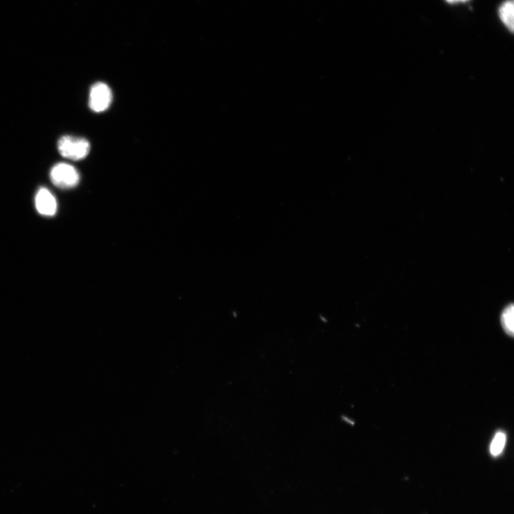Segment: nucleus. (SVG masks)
Instances as JSON below:
<instances>
[{
	"label": "nucleus",
	"mask_w": 514,
	"mask_h": 514,
	"mask_svg": "<svg viewBox=\"0 0 514 514\" xmlns=\"http://www.w3.org/2000/svg\"><path fill=\"white\" fill-rule=\"evenodd\" d=\"M90 144L85 138L63 136L58 141V151L64 157L72 160L85 159L89 153Z\"/></svg>",
	"instance_id": "1"
},
{
	"label": "nucleus",
	"mask_w": 514,
	"mask_h": 514,
	"mask_svg": "<svg viewBox=\"0 0 514 514\" xmlns=\"http://www.w3.org/2000/svg\"><path fill=\"white\" fill-rule=\"evenodd\" d=\"M50 179L56 186L70 189L79 184L80 176L73 166L68 163H58L52 168Z\"/></svg>",
	"instance_id": "2"
},
{
	"label": "nucleus",
	"mask_w": 514,
	"mask_h": 514,
	"mask_svg": "<svg viewBox=\"0 0 514 514\" xmlns=\"http://www.w3.org/2000/svg\"><path fill=\"white\" fill-rule=\"evenodd\" d=\"M112 101V93L110 87L98 82L92 85L89 96V108L94 112H103L107 110Z\"/></svg>",
	"instance_id": "3"
},
{
	"label": "nucleus",
	"mask_w": 514,
	"mask_h": 514,
	"mask_svg": "<svg viewBox=\"0 0 514 514\" xmlns=\"http://www.w3.org/2000/svg\"><path fill=\"white\" fill-rule=\"evenodd\" d=\"M38 212L47 216H54L57 210V203L51 191L47 188H41L36 197Z\"/></svg>",
	"instance_id": "4"
},
{
	"label": "nucleus",
	"mask_w": 514,
	"mask_h": 514,
	"mask_svg": "<svg viewBox=\"0 0 514 514\" xmlns=\"http://www.w3.org/2000/svg\"><path fill=\"white\" fill-rule=\"evenodd\" d=\"M499 16L506 28L512 32L514 29V1L506 0L499 9Z\"/></svg>",
	"instance_id": "5"
},
{
	"label": "nucleus",
	"mask_w": 514,
	"mask_h": 514,
	"mask_svg": "<svg viewBox=\"0 0 514 514\" xmlns=\"http://www.w3.org/2000/svg\"><path fill=\"white\" fill-rule=\"evenodd\" d=\"M513 305L507 306L502 312L501 323L504 332L513 337L514 333Z\"/></svg>",
	"instance_id": "6"
},
{
	"label": "nucleus",
	"mask_w": 514,
	"mask_h": 514,
	"mask_svg": "<svg viewBox=\"0 0 514 514\" xmlns=\"http://www.w3.org/2000/svg\"><path fill=\"white\" fill-rule=\"evenodd\" d=\"M506 440V434L504 432H499L496 434L490 446V452L494 457H497L502 453Z\"/></svg>",
	"instance_id": "7"
},
{
	"label": "nucleus",
	"mask_w": 514,
	"mask_h": 514,
	"mask_svg": "<svg viewBox=\"0 0 514 514\" xmlns=\"http://www.w3.org/2000/svg\"><path fill=\"white\" fill-rule=\"evenodd\" d=\"M445 1L449 4H456V3H464L470 1V0H445Z\"/></svg>",
	"instance_id": "8"
}]
</instances>
